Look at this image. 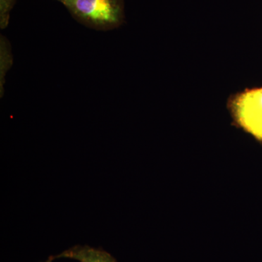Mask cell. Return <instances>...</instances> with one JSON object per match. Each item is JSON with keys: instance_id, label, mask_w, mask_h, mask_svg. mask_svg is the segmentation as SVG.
I'll return each instance as SVG.
<instances>
[{"instance_id": "cell-4", "label": "cell", "mask_w": 262, "mask_h": 262, "mask_svg": "<svg viewBox=\"0 0 262 262\" xmlns=\"http://www.w3.org/2000/svg\"><path fill=\"white\" fill-rule=\"evenodd\" d=\"M13 63L11 45L10 41L1 34L0 36V98L5 93V77Z\"/></svg>"}, {"instance_id": "cell-7", "label": "cell", "mask_w": 262, "mask_h": 262, "mask_svg": "<svg viewBox=\"0 0 262 262\" xmlns=\"http://www.w3.org/2000/svg\"><path fill=\"white\" fill-rule=\"evenodd\" d=\"M56 1H58V2H59V0H56Z\"/></svg>"}, {"instance_id": "cell-1", "label": "cell", "mask_w": 262, "mask_h": 262, "mask_svg": "<svg viewBox=\"0 0 262 262\" xmlns=\"http://www.w3.org/2000/svg\"><path fill=\"white\" fill-rule=\"evenodd\" d=\"M79 23L94 30H114L125 23L124 0H59Z\"/></svg>"}, {"instance_id": "cell-3", "label": "cell", "mask_w": 262, "mask_h": 262, "mask_svg": "<svg viewBox=\"0 0 262 262\" xmlns=\"http://www.w3.org/2000/svg\"><path fill=\"white\" fill-rule=\"evenodd\" d=\"M61 258H71L79 262H117L114 256L102 249L80 245L72 246L59 254L48 258L53 261Z\"/></svg>"}, {"instance_id": "cell-5", "label": "cell", "mask_w": 262, "mask_h": 262, "mask_svg": "<svg viewBox=\"0 0 262 262\" xmlns=\"http://www.w3.org/2000/svg\"><path fill=\"white\" fill-rule=\"evenodd\" d=\"M17 0H0V29H5L9 25L10 13Z\"/></svg>"}, {"instance_id": "cell-2", "label": "cell", "mask_w": 262, "mask_h": 262, "mask_svg": "<svg viewBox=\"0 0 262 262\" xmlns=\"http://www.w3.org/2000/svg\"><path fill=\"white\" fill-rule=\"evenodd\" d=\"M228 108L237 127L262 141V88L234 95Z\"/></svg>"}, {"instance_id": "cell-6", "label": "cell", "mask_w": 262, "mask_h": 262, "mask_svg": "<svg viewBox=\"0 0 262 262\" xmlns=\"http://www.w3.org/2000/svg\"><path fill=\"white\" fill-rule=\"evenodd\" d=\"M46 262H53V261H52V260L49 259V258H48V259L47 260V261H46Z\"/></svg>"}]
</instances>
